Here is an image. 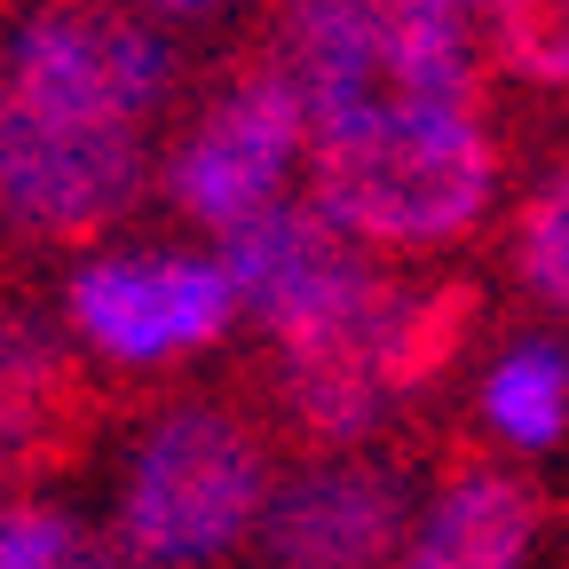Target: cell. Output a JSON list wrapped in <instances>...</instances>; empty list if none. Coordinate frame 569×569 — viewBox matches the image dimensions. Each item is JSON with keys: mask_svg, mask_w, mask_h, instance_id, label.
Wrapping results in <instances>:
<instances>
[{"mask_svg": "<svg viewBox=\"0 0 569 569\" xmlns=\"http://www.w3.org/2000/svg\"><path fill=\"white\" fill-rule=\"evenodd\" d=\"M269 498V459L253 427L230 411H167L134 443L119 530L142 569H206L222 561Z\"/></svg>", "mask_w": 569, "mask_h": 569, "instance_id": "2", "label": "cell"}, {"mask_svg": "<svg viewBox=\"0 0 569 569\" xmlns=\"http://www.w3.org/2000/svg\"><path fill=\"white\" fill-rule=\"evenodd\" d=\"M167 88V48L111 17V9H48L17 40L9 96L32 119H71V127H127L142 134V111Z\"/></svg>", "mask_w": 569, "mask_h": 569, "instance_id": "3", "label": "cell"}, {"mask_svg": "<svg viewBox=\"0 0 569 569\" xmlns=\"http://www.w3.org/2000/svg\"><path fill=\"white\" fill-rule=\"evenodd\" d=\"M403 9H419V17H436V24H451L475 56H482V40L498 32V24H507L515 9H522V0H403Z\"/></svg>", "mask_w": 569, "mask_h": 569, "instance_id": "15", "label": "cell"}, {"mask_svg": "<svg viewBox=\"0 0 569 569\" xmlns=\"http://www.w3.org/2000/svg\"><path fill=\"white\" fill-rule=\"evenodd\" d=\"M142 190V134L127 127H71L0 103V213L32 238H88L134 206Z\"/></svg>", "mask_w": 569, "mask_h": 569, "instance_id": "5", "label": "cell"}, {"mask_svg": "<svg viewBox=\"0 0 569 569\" xmlns=\"http://www.w3.org/2000/svg\"><path fill=\"white\" fill-rule=\"evenodd\" d=\"M269 80L325 127L380 96V0H277L269 9Z\"/></svg>", "mask_w": 569, "mask_h": 569, "instance_id": "8", "label": "cell"}, {"mask_svg": "<svg viewBox=\"0 0 569 569\" xmlns=\"http://www.w3.org/2000/svg\"><path fill=\"white\" fill-rule=\"evenodd\" d=\"M403 546V490L372 459H332L261 498L269 569H388Z\"/></svg>", "mask_w": 569, "mask_h": 569, "instance_id": "7", "label": "cell"}, {"mask_svg": "<svg viewBox=\"0 0 569 569\" xmlns=\"http://www.w3.org/2000/svg\"><path fill=\"white\" fill-rule=\"evenodd\" d=\"M482 411L507 443L522 451H553L561 443V419H569V372H561V348L530 340L515 356H498V372L482 380Z\"/></svg>", "mask_w": 569, "mask_h": 569, "instance_id": "12", "label": "cell"}, {"mask_svg": "<svg viewBox=\"0 0 569 569\" xmlns=\"http://www.w3.org/2000/svg\"><path fill=\"white\" fill-rule=\"evenodd\" d=\"M63 309L80 340L103 348L111 365H167V356H190L222 332L238 317V293L222 261L198 253H103L71 269Z\"/></svg>", "mask_w": 569, "mask_h": 569, "instance_id": "4", "label": "cell"}, {"mask_svg": "<svg viewBox=\"0 0 569 569\" xmlns=\"http://www.w3.org/2000/svg\"><path fill=\"white\" fill-rule=\"evenodd\" d=\"M515 277L530 284L546 309L569 301V190H561V182H546V190L515 213Z\"/></svg>", "mask_w": 569, "mask_h": 569, "instance_id": "14", "label": "cell"}, {"mask_svg": "<svg viewBox=\"0 0 569 569\" xmlns=\"http://www.w3.org/2000/svg\"><path fill=\"white\" fill-rule=\"evenodd\" d=\"M0 569H119V561L63 507H9L0 515Z\"/></svg>", "mask_w": 569, "mask_h": 569, "instance_id": "13", "label": "cell"}, {"mask_svg": "<svg viewBox=\"0 0 569 569\" xmlns=\"http://www.w3.org/2000/svg\"><path fill=\"white\" fill-rule=\"evenodd\" d=\"M530 530H538L530 490L515 475L475 467L436 498V515L419 522V538L403 546L396 569H522Z\"/></svg>", "mask_w": 569, "mask_h": 569, "instance_id": "10", "label": "cell"}, {"mask_svg": "<svg viewBox=\"0 0 569 569\" xmlns=\"http://www.w3.org/2000/svg\"><path fill=\"white\" fill-rule=\"evenodd\" d=\"M317 134V213L348 246H451L482 222L498 159L475 111L372 96Z\"/></svg>", "mask_w": 569, "mask_h": 569, "instance_id": "1", "label": "cell"}, {"mask_svg": "<svg viewBox=\"0 0 569 569\" xmlns=\"http://www.w3.org/2000/svg\"><path fill=\"white\" fill-rule=\"evenodd\" d=\"M356 269H365L356 246L325 222L317 206H269V213H253L246 230H230V253H222L230 293L246 309H261L269 325L317 309L325 293H340Z\"/></svg>", "mask_w": 569, "mask_h": 569, "instance_id": "9", "label": "cell"}, {"mask_svg": "<svg viewBox=\"0 0 569 569\" xmlns=\"http://www.w3.org/2000/svg\"><path fill=\"white\" fill-rule=\"evenodd\" d=\"M159 9H222V0H159Z\"/></svg>", "mask_w": 569, "mask_h": 569, "instance_id": "16", "label": "cell"}, {"mask_svg": "<svg viewBox=\"0 0 569 569\" xmlns=\"http://www.w3.org/2000/svg\"><path fill=\"white\" fill-rule=\"evenodd\" d=\"M301 142H309L301 103L253 63L246 80L190 127L182 151H174V174H167L174 182V206L190 213V222H206V230L230 238V230L253 222V213L284 206V174H293Z\"/></svg>", "mask_w": 569, "mask_h": 569, "instance_id": "6", "label": "cell"}, {"mask_svg": "<svg viewBox=\"0 0 569 569\" xmlns=\"http://www.w3.org/2000/svg\"><path fill=\"white\" fill-rule=\"evenodd\" d=\"M63 396H71L63 356L40 332L0 325V467H32L63 436Z\"/></svg>", "mask_w": 569, "mask_h": 569, "instance_id": "11", "label": "cell"}]
</instances>
